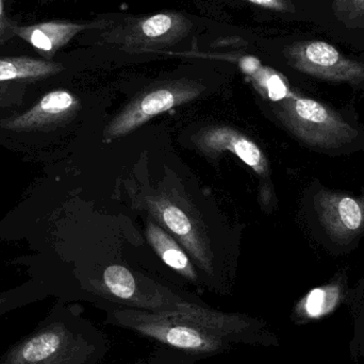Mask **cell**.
Segmentation results:
<instances>
[{
  "label": "cell",
  "instance_id": "obj_17",
  "mask_svg": "<svg viewBox=\"0 0 364 364\" xmlns=\"http://www.w3.org/2000/svg\"><path fill=\"white\" fill-rule=\"evenodd\" d=\"M196 363L197 360L186 355L161 348V346H158L149 359V364H195Z\"/></svg>",
  "mask_w": 364,
  "mask_h": 364
},
{
  "label": "cell",
  "instance_id": "obj_15",
  "mask_svg": "<svg viewBox=\"0 0 364 364\" xmlns=\"http://www.w3.org/2000/svg\"><path fill=\"white\" fill-rule=\"evenodd\" d=\"M337 18L348 28H364V0H333Z\"/></svg>",
  "mask_w": 364,
  "mask_h": 364
},
{
  "label": "cell",
  "instance_id": "obj_16",
  "mask_svg": "<svg viewBox=\"0 0 364 364\" xmlns=\"http://www.w3.org/2000/svg\"><path fill=\"white\" fill-rule=\"evenodd\" d=\"M40 295L28 290H11L0 293V316L8 314L11 310L27 305L36 301Z\"/></svg>",
  "mask_w": 364,
  "mask_h": 364
},
{
  "label": "cell",
  "instance_id": "obj_13",
  "mask_svg": "<svg viewBox=\"0 0 364 364\" xmlns=\"http://www.w3.org/2000/svg\"><path fill=\"white\" fill-rule=\"evenodd\" d=\"M147 237L154 250L168 267L174 269L188 282H196L198 280L196 271L188 260V256L168 233L164 232L160 227L156 226L153 223H149Z\"/></svg>",
  "mask_w": 364,
  "mask_h": 364
},
{
  "label": "cell",
  "instance_id": "obj_20",
  "mask_svg": "<svg viewBox=\"0 0 364 364\" xmlns=\"http://www.w3.org/2000/svg\"><path fill=\"white\" fill-rule=\"evenodd\" d=\"M239 65L242 72L250 75V76H252V75L256 74V73L262 68V66H261L260 61L255 57L242 58V59L240 60Z\"/></svg>",
  "mask_w": 364,
  "mask_h": 364
},
{
  "label": "cell",
  "instance_id": "obj_8",
  "mask_svg": "<svg viewBox=\"0 0 364 364\" xmlns=\"http://www.w3.org/2000/svg\"><path fill=\"white\" fill-rule=\"evenodd\" d=\"M104 21L100 23H72L65 21H44L34 25L14 27V36H18L36 48L46 59H51L58 50L70 43L73 38L83 30L104 27Z\"/></svg>",
  "mask_w": 364,
  "mask_h": 364
},
{
  "label": "cell",
  "instance_id": "obj_5",
  "mask_svg": "<svg viewBox=\"0 0 364 364\" xmlns=\"http://www.w3.org/2000/svg\"><path fill=\"white\" fill-rule=\"evenodd\" d=\"M194 81L176 80L147 90L134 100L105 130L107 140L121 138L175 107L190 102L203 92Z\"/></svg>",
  "mask_w": 364,
  "mask_h": 364
},
{
  "label": "cell",
  "instance_id": "obj_12",
  "mask_svg": "<svg viewBox=\"0 0 364 364\" xmlns=\"http://www.w3.org/2000/svg\"><path fill=\"white\" fill-rule=\"evenodd\" d=\"M63 70L61 64L50 60L31 57L0 59V85L12 81H36L48 78Z\"/></svg>",
  "mask_w": 364,
  "mask_h": 364
},
{
  "label": "cell",
  "instance_id": "obj_4",
  "mask_svg": "<svg viewBox=\"0 0 364 364\" xmlns=\"http://www.w3.org/2000/svg\"><path fill=\"white\" fill-rule=\"evenodd\" d=\"M193 23L182 13L162 12L145 17H126L102 34L106 44L127 50L173 46L192 32Z\"/></svg>",
  "mask_w": 364,
  "mask_h": 364
},
{
  "label": "cell",
  "instance_id": "obj_18",
  "mask_svg": "<svg viewBox=\"0 0 364 364\" xmlns=\"http://www.w3.org/2000/svg\"><path fill=\"white\" fill-rule=\"evenodd\" d=\"M17 23L9 18L4 8V0H0V45L14 36V27Z\"/></svg>",
  "mask_w": 364,
  "mask_h": 364
},
{
  "label": "cell",
  "instance_id": "obj_9",
  "mask_svg": "<svg viewBox=\"0 0 364 364\" xmlns=\"http://www.w3.org/2000/svg\"><path fill=\"white\" fill-rule=\"evenodd\" d=\"M78 106V100L64 90L49 92L38 104L18 117H12L2 125L12 132L38 129L68 117Z\"/></svg>",
  "mask_w": 364,
  "mask_h": 364
},
{
  "label": "cell",
  "instance_id": "obj_19",
  "mask_svg": "<svg viewBox=\"0 0 364 364\" xmlns=\"http://www.w3.org/2000/svg\"><path fill=\"white\" fill-rule=\"evenodd\" d=\"M248 1L263 8L272 9V10L293 11L292 6L289 4L288 0H248Z\"/></svg>",
  "mask_w": 364,
  "mask_h": 364
},
{
  "label": "cell",
  "instance_id": "obj_6",
  "mask_svg": "<svg viewBox=\"0 0 364 364\" xmlns=\"http://www.w3.org/2000/svg\"><path fill=\"white\" fill-rule=\"evenodd\" d=\"M295 70L331 82L353 85L364 82V64L342 55L333 45L322 41L295 43L284 51Z\"/></svg>",
  "mask_w": 364,
  "mask_h": 364
},
{
  "label": "cell",
  "instance_id": "obj_10",
  "mask_svg": "<svg viewBox=\"0 0 364 364\" xmlns=\"http://www.w3.org/2000/svg\"><path fill=\"white\" fill-rule=\"evenodd\" d=\"M198 142L201 149L208 151H230L250 166L257 174H267V158L260 147L232 128H210L200 134Z\"/></svg>",
  "mask_w": 364,
  "mask_h": 364
},
{
  "label": "cell",
  "instance_id": "obj_1",
  "mask_svg": "<svg viewBox=\"0 0 364 364\" xmlns=\"http://www.w3.org/2000/svg\"><path fill=\"white\" fill-rule=\"evenodd\" d=\"M109 352L110 341L100 327L60 304L0 356V364H100Z\"/></svg>",
  "mask_w": 364,
  "mask_h": 364
},
{
  "label": "cell",
  "instance_id": "obj_3",
  "mask_svg": "<svg viewBox=\"0 0 364 364\" xmlns=\"http://www.w3.org/2000/svg\"><path fill=\"white\" fill-rule=\"evenodd\" d=\"M276 113L296 138L316 149H338L357 136V130L339 113L310 98L289 95Z\"/></svg>",
  "mask_w": 364,
  "mask_h": 364
},
{
  "label": "cell",
  "instance_id": "obj_14",
  "mask_svg": "<svg viewBox=\"0 0 364 364\" xmlns=\"http://www.w3.org/2000/svg\"><path fill=\"white\" fill-rule=\"evenodd\" d=\"M252 78L257 89L273 102H282L290 95L284 79L271 68L262 66Z\"/></svg>",
  "mask_w": 364,
  "mask_h": 364
},
{
  "label": "cell",
  "instance_id": "obj_7",
  "mask_svg": "<svg viewBox=\"0 0 364 364\" xmlns=\"http://www.w3.org/2000/svg\"><path fill=\"white\" fill-rule=\"evenodd\" d=\"M318 220L337 243H350L364 231V196L322 190L316 196Z\"/></svg>",
  "mask_w": 364,
  "mask_h": 364
},
{
  "label": "cell",
  "instance_id": "obj_2",
  "mask_svg": "<svg viewBox=\"0 0 364 364\" xmlns=\"http://www.w3.org/2000/svg\"><path fill=\"white\" fill-rule=\"evenodd\" d=\"M105 323L141 336L158 346L195 360L212 358L240 346L224 333L182 318L130 308H106Z\"/></svg>",
  "mask_w": 364,
  "mask_h": 364
},
{
  "label": "cell",
  "instance_id": "obj_11",
  "mask_svg": "<svg viewBox=\"0 0 364 364\" xmlns=\"http://www.w3.org/2000/svg\"><path fill=\"white\" fill-rule=\"evenodd\" d=\"M153 211L157 214L161 222L183 242L190 252H193L195 259L200 262L203 271L212 275L213 269L199 246L198 237L193 228L192 223L181 208L166 200L156 201L153 203Z\"/></svg>",
  "mask_w": 364,
  "mask_h": 364
}]
</instances>
